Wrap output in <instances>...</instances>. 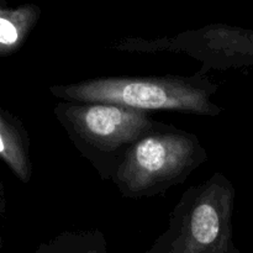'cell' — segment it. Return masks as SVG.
<instances>
[{
  "label": "cell",
  "instance_id": "7",
  "mask_svg": "<svg viewBox=\"0 0 253 253\" xmlns=\"http://www.w3.org/2000/svg\"><path fill=\"white\" fill-rule=\"evenodd\" d=\"M34 253H110L99 230L66 231L39 245Z\"/></svg>",
  "mask_w": 253,
  "mask_h": 253
},
{
  "label": "cell",
  "instance_id": "8",
  "mask_svg": "<svg viewBox=\"0 0 253 253\" xmlns=\"http://www.w3.org/2000/svg\"><path fill=\"white\" fill-rule=\"evenodd\" d=\"M0 2H2V4H5V1H4V0H0Z\"/></svg>",
  "mask_w": 253,
  "mask_h": 253
},
{
  "label": "cell",
  "instance_id": "1",
  "mask_svg": "<svg viewBox=\"0 0 253 253\" xmlns=\"http://www.w3.org/2000/svg\"><path fill=\"white\" fill-rule=\"evenodd\" d=\"M217 89V84L199 72L193 77H101L52 85L49 93L62 101L116 104L136 110H172L216 118L222 111L211 100Z\"/></svg>",
  "mask_w": 253,
  "mask_h": 253
},
{
  "label": "cell",
  "instance_id": "3",
  "mask_svg": "<svg viewBox=\"0 0 253 253\" xmlns=\"http://www.w3.org/2000/svg\"><path fill=\"white\" fill-rule=\"evenodd\" d=\"M234 188L221 173L188 188L146 253H240L232 241Z\"/></svg>",
  "mask_w": 253,
  "mask_h": 253
},
{
  "label": "cell",
  "instance_id": "2",
  "mask_svg": "<svg viewBox=\"0 0 253 253\" xmlns=\"http://www.w3.org/2000/svg\"><path fill=\"white\" fill-rule=\"evenodd\" d=\"M54 116L103 180H111L130 148L166 124L147 111L116 104L59 101Z\"/></svg>",
  "mask_w": 253,
  "mask_h": 253
},
{
  "label": "cell",
  "instance_id": "5",
  "mask_svg": "<svg viewBox=\"0 0 253 253\" xmlns=\"http://www.w3.org/2000/svg\"><path fill=\"white\" fill-rule=\"evenodd\" d=\"M30 136L17 116L0 106V160L22 183L32 177Z\"/></svg>",
  "mask_w": 253,
  "mask_h": 253
},
{
  "label": "cell",
  "instance_id": "4",
  "mask_svg": "<svg viewBox=\"0 0 253 253\" xmlns=\"http://www.w3.org/2000/svg\"><path fill=\"white\" fill-rule=\"evenodd\" d=\"M207 160L197 135L166 125L130 148L111 180L123 197L152 198L184 183Z\"/></svg>",
  "mask_w": 253,
  "mask_h": 253
},
{
  "label": "cell",
  "instance_id": "6",
  "mask_svg": "<svg viewBox=\"0 0 253 253\" xmlns=\"http://www.w3.org/2000/svg\"><path fill=\"white\" fill-rule=\"evenodd\" d=\"M39 17L31 5L6 7L0 2V58L14 54L26 41Z\"/></svg>",
  "mask_w": 253,
  "mask_h": 253
}]
</instances>
